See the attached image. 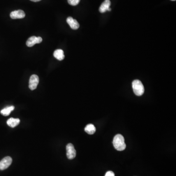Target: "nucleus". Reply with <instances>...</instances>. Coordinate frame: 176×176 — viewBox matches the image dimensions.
<instances>
[{"label": "nucleus", "mask_w": 176, "mask_h": 176, "mask_svg": "<svg viewBox=\"0 0 176 176\" xmlns=\"http://www.w3.org/2000/svg\"><path fill=\"white\" fill-rule=\"evenodd\" d=\"M112 143L114 147L117 150L122 151L126 148V145L125 143V140L123 135L120 134H117L114 137Z\"/></svg>", "instance_id": "obj_1"}, {"label": "nucleus", "mask_w": 176, "mask_h": 176, "mask_svg": "<svg viewBox=\"0 0 176 176\" xmlns=\"http://www.w3.org/2000/svg\"><path fill=\"white\" fill-rule=\"evenodd\" d=\"M132 87L135 94L141 96L144 94V88L142 82L139 80H135L132 82Z\"/></svg>", "instance_id": "obj_2"}, {"label": "nucleus", "mask_w": 176, "mask_h": 176, "mask_svg": "<svg viewBox=\"0 0 176 176\" xmlns=\"http://www.w3.org/2000/svg\"><path fill=\"white\" fill-rule=\"evenodd\" d=\"M67 158L69 159H73L76 156V152L74 146L71 143H68L66 146Z\"/></svg>", "instance_id": "obj_3"}, {"label": "nucleus", "mask_w": 176, "mask_h": 176, "mask_svg": "<svg viewBox=\"0 0 176 176\" xmlns=\"http://www.w3.org/2000/svg\"><path fill=\"white\" fill-rule=\"evenodd\" d=\"M39 82V77L36 75H32L29 81V88L32 91L35 90L38 86Z\"/></svg>", "instance_id": "obj_4"}, {"label": "nucleus", "mask_w": 176, "mask_h": 176, "mask_svg": "<svg viewBox=\"0 0 176 176\" xmlns=\"http://www.w3.org/2000/svg\"><path fill=\"white\" fill-rule=\"evenodd\" d=\"M12 162V158L10 156H6L3 158L0 161V170H3L8 168Z\"/></svg>", "instance_id": "obj_5"}, {"label": "nucleus", "mask_w": 176, "mask_h": 176, "mask_svg": "<svg viewBox=\"0 0 176 176\" xmlns=\"http://www.w3.org/2000/svg\"><path fill=\"white\" fill-rule=\"evenodd\" d=\"M42 42V38L41 37L31 36L27 39L26 45L29 47H33L35 44H39Z\"/></svg>", "instance_id": "obj_6"}, {"label": "nucleus", "mask_w": 176, "mask_h": 176, "mask_svg": "<svg viewBox=\"0 0 176 176\" xmlns=\"http://www.w3.org/2000/svg\"><path fill=\"white\" fill-rule=\"evenodd\" d=\"M26 16L25 13L22 10H18L14 11L11 12L10 14L11 18L12 19H16L24 18Z\"/></svg>", "instance_id": "obj_7"}, {"label": "nucleus", "mask_w": 176, "mask_h": 176, "mask_svg": "<svg viewBox=\"0 0 176 176\" xmlns=\"http://www.w3.org/2000/svg\"><path fill=\"white\" fill-rule=\"evenodd\" d=\"M67 22L71 29L74 30L78 29L79 27V24L78 22L75 19H73L71 17H69L67 18Z\"/></svg>", "instance_id": "obj_8"}, {"label": "nucleus", "mask_w": 176, "mask_h": 176, "mask_svg": "<svg viewBox=\"0 0 176 176\" xmlns=\"http://www.w3.org/2000/svg\"><path fill=\"white\" fill-rule=\"evenodd\" d=\"M111 6V2L110 0H105V1L102 3L99 8V12L101 13H104L106 11H111L110 6Z\"/></svg>", "instance_id": "obj_9"}, {"label": "nucleus", "mask_w": 176, "mask_h": 176, "mask_svg": "<svg viewBox=\"0 0 176 176\" xmlns=\"http://www.w3.org/2000/svg\"><path fill=\"white\" fill-rule=\"evenodd\" d=\"M53 56L55 58L59 61H62L64 59V58H65L63 50H60V49L55 50L54 53H53Z\"/></svg>", "instance_id": "obj_10"}, {"label": "nucleus", "mask_w": 176, "mask_h": 176, "mask_svg": "<svg viewBox=\"0 0 176 176\" xmlns=\"http://www.w3.org/2000/svg\"><path fill=\"white\" fill-rule=\"evenodd\" d=\"M20 120L19 119L10 118L7 121V124L10 127L14 128L17 126L20 123Z\"/></svg>", "instance_id": "obj_11"}, {"label": "nucleus", "mask_w": 176, "mask_h": 176, "mask_svg": "<svg viewBox=\"0 0 176 176\" xmlns=\"http://www.w3.org/2000/svg\"><path fill=\"white\" fill-rule=\"evenodd\" d=\"M85 131L90 135H93L96 131V128L94 125L91 124H88L85 128Z\"/></svg>", "instance_id": "obj_12"}, {"label": "nucleus", "mask_w": 176, "mask_h": 176, "mask_svg": "<svg viewBox=\"0 0 176 176\" xmlns=\"http://www.w3.org/2000/svg\"><path fill=\"white\" fill-rule=\"evenodd\" d=\"M14 109V107L11 106L10 107H7L6 108H4L1 111V113L2 115L4 116H8L10 114V112Z\"/></svg>", "instance_id": "obj_13"}, {"label": "nucleus", "mask_w": 176, "mask_h": 176, "mask_svg": "<svg viewBox=\"0 0 176 176\" xmlns=\"http://www.w3.org/2000/svg\"><path fill=\"white\" fill-rule=\"evenodd\" d=\"M80 0H68V3L73 6H75L79 3Z\"/></svg>", "instance_id": "obj_14"}, {"label": "nucleus", "mask_w": 176, "mask_h": 176, "mask_svg": "<svg viewBox=\"0 0 176 176\" xmlns=\"http://www.w3.org/2000/svg\"><path fill=\"white\" fill-rule=\"evenodd\" d=\"M105 176H115V175L113 172L109 171L107 172Z\"/></svg>", "instance_id": "obj_15"}, {"label": "nucleus", "mask_w": 176, "mask_h": 176, "mask_svg": "<svg viewBox=\"0 0 176 176\" xmlns=\"http://www.w3.org/2000/svg\"><path fill=\"white\" fill-rule=\"evenodd\" d=\"M31 1H32V2H39L41 0H31Z\"/></svg>", "instance_id": "obj_16"}, {"label": "nucleus", "mask_w": 176, "mask_h": 176, "mask_svg": "<svg viewBox=\"0 0 176 176\" xmlns=\"http://www.w3.org/2000/svg\"><path fill=\"white\" fill-rule=\"evenodd\" d=\"M171 1H176V0H171Z\"/></svg>", "instance_id": "obj_17"}]
</instances>
